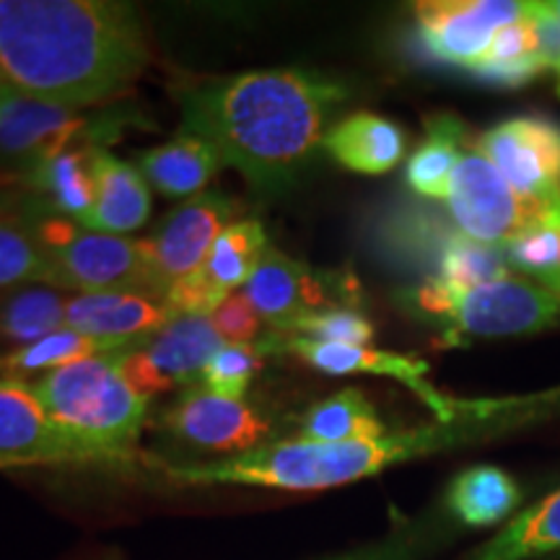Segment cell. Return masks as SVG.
Listing matches in <instances>:
<instances>
[{"instance_id":"cell-24","label":"cell","mask_w":560,"mask_h":560,"mask_svg":"<svg viewBox=\"0 0 560 560\" xmlns=\"http://www.w3.org/2000/svg\"><path fill=\"white\" fill-rule=\"evenodd\" d=\"M520 501V488L499 467L480 465L452 480L446 503L467 527H490L511 514Z\"/></svg>"},{"instance_id":"cell-7","label":"cell","mask_w":560,"mask_h":560,"mask_svg":"<svg viewBox=\"0 0 560 560\" xmlns=\"http://www.w3.org/2000/svg\"><path fill=\"white\" fill-rule=\"evenodd\" d=\"M444 202L459 234L499 249H506L527 231L560 219V202L535 200L514 190L478 145H467L462 153Z\"/></svg>"},{"instance_id":"cell-20","label":"cell","mask_w":560,"mask_h":560,"mask_svg":"<svg viewBox=\"0 0 560 560\" xmlns=\"http://www.w3.org/2000/svg\"><path fill=\"white\" fill-rule=\"evenodd\" d=\"M221 166L223 159L215 145L187 130L138 156V170L145 182L164 198L174 200L200 195Z\"/></svg>"},{"instance_id":"cell-25","label":"cell","mask_w":560,"mask_h":560,"mask_svg":"<svg viewBox=\"0 0 560 560\" xmlns=\"http://www.w3.org/2000/svg\"><path fill=\"white\" fill-rule=\"evenodd\" d=\"M387 436L384 423L376 416L374 405L359 389H342L327 397L301 418L299 439L338 444V441L380 439Z\"/></svg>"},{"instance_id":"cell-35","label":"cell","mask_w":560,"mask_h":560,"mask_svg":"<svg viewBox=\"0 0 560 560\" xmlns=\"http://www.w3.org/2000/svg\"><path fill=\"white\" fill-rule=\"evenodd\" d=\"M210 325L219 332L223 346H252L260 332V314L244 296V291L231 293L223 304L210 314Z\"/></svg>"},{"instance_id":"cell-12","label":"cell","mask_w":560,"mask_h":560,"mask_svg":"<svg viewBox=\"0 0 560 560\" xmlns=\"http://www.w3.org/2000/svg\"><path fill=\"white\" fill-rule=\"evenodd\" d=\"M242 291L260 319L276 327V332H291L293 325L312 314L346 310L342 299H348L346 278L314 270L276 247L265 252L262 262Z\"/></svg>"},{"instance_id":"cell-5","label":"cell","mask_w":560,"mask_h":560,"mask_svg":"<svg viewBox=\"0 0 560 560\" xmlns=\"http://www.w3.org/2000/svg\"><path fill=\"white\" fill-rule=\"evenodd\" d=\"M405 306L439 325L450 346L465 338H506L560 325V299L527 276H506L472 289H452L425 278L405 293Z\"/></svg>"},{"instance_id":"cell-30","label":"cell","mask_w":560,"mask_h":560,"mask_svg":"<svg viewBox=\"0 0 560 560\" xmlns=\"http://www.w3.org/2000/svg\"><path fill=\"white\" fill-rule=\"evenodd\" d=\"M511 276L506 252L499 247H488L470 240L465 234H454L441 252L433 280L452 285V289H472V285L493 283Z\"/></svg>"},{"instance_id":"cell-23","label":"cell","mask_w":560,"mask_h":560,"mask_svg":"<svg viewBox=\"0 0 560 560\" xmlns=\"http://www.w3.org/2000/svg\"><path fill=\"white\" fill-rule=\"evenodd\" d=\"M467 130L457 117L439 115L425 122V140L412 151L408 161L410 190L429 200H446L452 174L467 149Z\"/></svg>"},{"instance_id":"cell-38","label":"cell","mask_w":560,"mask_h":560,"mask_svg":"<svg viewBox=\"0 0 560 560\" xmlns=\"http://www.w3.org/2000/svg\"><path fill=\"white\" fill-rule=\"evenodd\" d=\"M552 293H556V296L560 299V283H558V289H556V291H552Z\"/></svg>"},{"instance_id":"cell-32","label":"cell","mask_w":560,"mask_h":560,"mask_svg":"<svg viewBox=\"0 0 560 560\" xmlns=\"http://www.w3.org/2000/svg\"><path fill=\"white\" fill-rule=\"evenodd\" d=\"M509 265H516L529 278L545 285L550 293L560 283V219H552L542 226L527 231L514 240L506 249Z\"/></svg>"},{"instance_id":"cell-34","label":"cell","mask_w":560,"mask_h":560,"mask_svg":"<svg viewBox=\"0 0 560 560\" xmlns=\"http://www.w3.org/2000/svg\"><path fill=\"white\" fill-rule=\"evenodd\" d=\"M285 335H299V338L330 342V346L366 348L369 342L374 340V325H371L361 312L346 306V310H327V312L312 314V317L301 319L299 325H293V330Z\"/></svg>"},{"instance_id":"cell-11","label":"cell","mask_w":560,"mask_h":560,"mask_svg":"<svg viewBox=\"0 0 560 560\" xmlns=\"http://www.w3.org/2000/svg\"><path fill=\"white\" fill-rule=\"evenodd\" d=\"M45 465H104L47 416L32 384L0 374V470Z\"/></svg>"},{"instance_id":"cell-36","label":"cell","mask_w":560,"mask_h":560,"mask_svg":"<svg viewBox=\"0 0 560 560\" xmlns=\"http://www.w3.org/2000/svg\"><path fill=\"white\" fill-rule=\"evenodd\" d=\"M527 16L532 21L537 39V52L545 70H560V16L552 3H527Z\"/></svg>"},{"instance_id":"cell-18","label":"cell","mask_w":560,"mask_h":560,"mask_svg":"<svg viewBox=\"0 0 560 560\" xmlns=\"http://www.w3.org/2000/svg\"><path fill=\"white\" fill-rule=\"evenodd\" d=\"M172 317L164 299L138 291L75 293L66 306L68 330L100 342L104 353L143 346Z\"/></svg>"},{"instance_id":"cell-13","label":"cell","mask_w":560,"mask_h":560,"mask_svg":"<svg viewBox=\"0 0 560 560\" xmlns=\"http://www.w3.org/2000/svg\"><path fill=\"white\" fill-rule=\"evenodd\" d=\"M164 431L195 450L223 452L229 457L270 444L276 425L270 416L247 400H229L206 387H190L164 412Z\"/></svg>"},{"instance_id":"cell-29","label":"cell","mask_w":560,"mask_h":560,"mask_svg":"<svg viewBox=\"0 0 560 560\" xmlns=\"http://www.w3.org/2000/svg\"><path fill=\"white\" fill-rule=\"evenodd\" d=\"M540 73H545V66L537 52L535 30L527 13L495 34L486 60L475 70V75L501 83V86H522Z\"/></svg>"},{"instance_id":"cell-39","label":"cell","mask_w":560,"mask_h":560,"mask_svg":"<svg viewBox=\"0 0 560 560\" xmlns=\"http://www.w3.org/2000/svg\"><path fill=\"white\" fill-rule=\"evenodd\" d=\"M558 96H560V70H558Z\"/></svg>"},{"instance_id":"cell-8","label":"cell","mask_w":560,"mask_h":560,"mask_svg":"<svg viewBox=\"0 0 560 560\" xmlns=\"http://www.w3.org/2000/svg\"><path fill=\"white\" fill-rule=\"evenodd\" d=\"M128 117L122 109L83 115L81 109L32 100L0 83V153L24 161L30 170L66 151L104 149L120 138Z\"/></svg>"},{"instance_id":"cell-27","label":"cell","mask_w":560,"mask_h":560,"mask_svg":"<svg viewBox=\"0 0 560 560\" xmlns=\"http://www.w3.org/2000/svg\"><path fill=\"white\" fill-rule=\"evenodd\" d=\"M68 299L58 289L26 285L0 296V338L32 346L66 327Z\"/></svg>"},{"instance_id":"cell-14","label":"cell","mask_w":560,"mask_h":560,"mask_svg":"<svg viewBox=\"0 0 560 560\" xmlns=\"http://www.w3.org/2000/svg\"><path fill=\"white\" fill-rule=\"evenodd\" d=\"M527 3L514 0H431L416 5L418 34L433 58L478 70L503 26L524 19Z\"/></svg>"},{"instance_id":"cell-15","label":"cell","mask_w":560,"mask_h":560,"mask_svg":"<svg viewBox=\"0 0 560 560\" xmlns=\"http://www.w3.org/2000/svg\"><path fill=\"white\" fill-rule=\"evenodd\" d=\"M478 149L514 190L560 202V125L548 117H514L478 140Z\"/></svg>"},{"instance_id":"cell-21","label":"cell","mask_w":560,"mask_h":560,"mask_svg":"<svg viewBox=\"0 0 560 560\" xmlns=\"http://www.w3.org/2000/svg\"><path fill=\"white\" fill-rule=\"evenodd\" d=\"M322 149L346 170L376 177L400 164L408 143L405 132L392 120L371 112H355L325 132Z\"/></svg>"},{"instance_id":"cell-26","label":"cell","mask_w":560,"mask_h":560,"mask_svg":"<svg viewBox=\"0 0 560 560\" xmlns=\"http://www.w3.org/2000/svg\"><path fill=\"white\" fill-rule=\"evenodd\" d=\"M39 210L24 215L19 210L0 213V291L24 283H50V257L39 240Z\"/></svg>"},{"instance_id":"cell-40","label":"cell","mask_w":560,"mask_h":560,"mask_svg":"<svg viewBox=\"0 0 560 560\" xmlns=\"http://www.w3.org/2000/svg\"><path fill=\"white\" fill-rule=\"evenodd\" d=\"M552 5H556V11H558V16H560V3H552Z\"/></svg>"},{"instance_id":"cell-37","label":"cell","mask_w":560,"mask_h":560,"mask_svg":"<svg viewBox=\"0 0 560 560\" xmlns=\"http://www.w3.org/2000/svg\"><path fill=\"white\" fill-rule=\"evenodd\" d=\"M412 556H416V542L389 540V542L371 545V548L346 552V556H335L325 560H412Z\"/></svg>"},{"instance_id":"cell-17","label":"cell","mask_w":560,"mask_h":560,"mask_svg":"<svg viewBox=\"0 0 560 560\" xmlns=\"http://www.w3.org/2000/svg\"><path fill=\"white\" fill-rule=\"evenodd\" d=\"M240 206L221 192H200L179 202L149 236L161 296L187 280L206 262L213 242L234 223Z\"/></svg>"},{"instance_id":"cell-6","label":"cell","mask_w":560,"mask_h":560,"mask_svg":"<svg viewBox=\"0 0 560 560\" xmlns=\"http://www.w3.org/2000/svg\"><path fill=\"white\" fill-rule=\"evenodd\" d=\"M39 240L50 257L47 285L52 289L79 293L138 291L164 299L149 240L100 234L50 213L39 219Z\"/></svg>"},{"instance_id":"cell-4","label":"cell","mask_w":560,"mask_h":560,"mask_svg":"<svg viewBox=\"0 0 560 560\" xmlns=\"http://www.w3.org/2000/svg\"><path fill=\"white\" fill-rule=\"evenodd\" d=\"M32 387L52 423L100 454L104 465L136 459L151 400L125 382L117 350L47 371Z\"/></svg>"},{"instance_id":"cell-2","label":"cell","mask_w":560,"mask_h":560,"mask_svg":"<svg viewBox=\"0 0 560 560\" xmlns=\"http://www.w3.org/2000/svg\"><path fill=\"white\" fill-rule=\"evenodd\" d=\"M346 100V86L312 70H252L187 89L182 130L213 143L255 190L280 192L322 145Z\"/></svg>"},{"instance_id":"cell-22","label":"cell","mask_w":560,"mask_h":560,"mask_svg":"<svg viewBox=\"0 0 560 560\" xmlns=\"http://www.w3.org/2000/svg\"><path fill=\"white\" fill-rule=\"evenodd\" d=\"M94 151L96 149L66 151L26 170V179L32 182L34 192L45 198L47 208L79 226L94 206V170H91Z\"/></svg>"},{"instance_id":"cell-9","label":"cell","mask_w":560,"mask_h":560,"mask_svg":"<svg viewBox=\"0 0 560 560\" xmlns=\"http://www.w3.org/2000/svg\"><path fill=\"white\" fill-rule=\"evenodd\" d=\"M257 346L268 353H293L310 366L325 371V374H376L392 376L405 384L410 392L423 400L429 408L436 412L439 423H454V420L472 416V412H501L509 408H522L524 402H459L452 397L441 395L433 384L425 380L429 376V363L412 359V355L389 353V350L361 348V346H330V342H317L310 338H299V335L272 332L268 338L257 340Z\"/></svg>"},{"instance_id":"cell-28","label":"cell","mask_w":560,"mask_h":560,"mask_svg":"<svg viewBox=\"0 0 560 560\" xmlns=\"http://www.w3.org/2000/svg\"><path fill=\"white\" fill-rule=\"evenodd\" d=\"M552 550H560V490L524 511L475 560H529Z\"/></svg>"},{"instance_id":"cell-1","label":"cell","mask_w":560,"mask_h":560,"mask_svg":"<svg viewBox=\"0 0 560 560\" xmlns=\"http://www.w3.org/2000/svg\"><path fill=\"white\" fill-rule=\"evenodd\" d=\"M149 60L130 3L0 0V83L32 100L100 107L125 94Z\"/></svg>"},{"instance_id":"cell-3","label":"cell","mask_w":560,"mask_h":560,"mask_svg":"<svg viewBox=\"0 0 560 560\" xmlns=\"http://www.w3.org/2000/svg\"><path fill=\"white\" fill-rule=\"evenodd\" d=\"M499 412H472L454 423H436L429 429L387 433L380 439L338 441V444H322V441L285 439L252 450L236 457H223L206 465H151L161 467L174 482L182 486H255L276 490H327L355 482L369 475L382 472L384 467L400 465L425 454L452 450L465 441L486 436L499 425H511L514 416L493 420Z\"/></svg>"},{"instance_id":"cell-16","label":"cell","mask_w":560,"mask_h":560,"mask_svg":"<svg viewBox=\"0 0 560 560\" xmlns=\"http://www.w3.org/2000/svg\"><path fill=\"white\" fill-rule=\"evenodd\" d=\"M270 249L260 221H234L213 242L200 270L166 293L174 314H206L210 317L236 289H244Z\"/></svg>"},{"instance_id":"cell-31","label":"cell","mask_w":560,"mask_h":560,"mask_svg":"<svg viewBox=\"0 0 560 560\" xmlns=\"http://www.w3.org/2000/svg\"><path fill=\"white\" fill-rule=\"evenodd\" d=\"M100 353H104L100 342L62 327V330L47 335V338L32 342V346H24L9 355H3L0 359V374L19 376V380L21 374H32V371H45L47 374V371L62 369L68 363L91 359V355Z\"/></svg>"},{"instance_id":"cell-10","label":"cell","mask_w":560,"mask_h":560,"mask_svg":"<svg viewBox=\"0 0 560 560\" xmlns=\"http://www.w3.org/2000/svg\"><path fill=\"white\" fill-rule=\"evenodd\" d=\"M221 346L223 340L206 314H174L143 346L117 353L125 382L151 400L174 387H198L202 369Z\"/></svg>"},{"instance_id":"cell-19","label":"cell","mask_w":560,"mask_h":560,"mask_svg":"<svg viewBox=\"0 0 560 560\" xmlns=\"http://www.w3.org/2000/svg\"><path fill=\"white\" fill-rule=\"evenodd\" d=\"M94 170V206L83 229L100 234H130L151 219V187L128 161L112 156L107 149L91 153Z\"/></svg>"},{"instance_id":"cell-33","label":"cell","mask_w":560,"mask_h":560,"mask_svg":"<svg viewBox=\"0 0 560 560\" xmlns=\"http://www.w3.org/2000/svg\"><path fill=\"white\" fill-rule=\"evenodd\" d=\"M265 366V350L252 346H221L219 353L206 363L200 376V387L229 400H244L255 374Z\"/></svg>"}]
</instances>
